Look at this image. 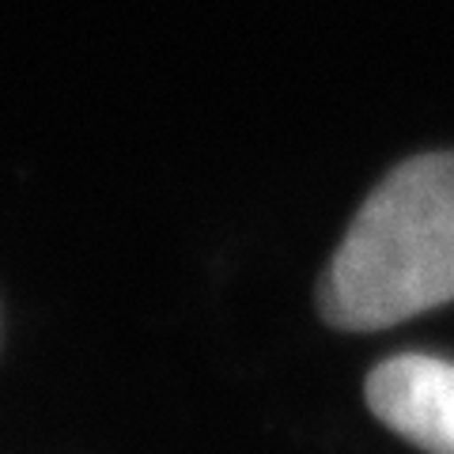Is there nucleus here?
Instances as JSON below:
<instances>
[{"label": "nucleus", "instance_id": "nucleus-2", "mask_svg": "<svg viewBox=\"0 0 454 454\" xmlns=\"http://www.w3.org/2000/svg\"><path fill=\"white\" fill-rule=\"evenodd\" d=\"M367 409L428 454H454V360L402 352L367 375Z\"/></svg>", "mask_w": 454, "mask_h": 454}, {"label": "nucleus", "instance_id": "nucleus-1", "mask_svg": "<svg viewBox=\"0 0 454 454\" xmlns=\"http://www.w3.org/2000/svg\"><path fill=\"white\" fill-rule=\"evenodd\" d=\"M454 300V152L413 155L360 205L318 284L322 318L375 333Z\"/></svg>", "mask_w": 454, "mask_h": 454}]
</instances>
